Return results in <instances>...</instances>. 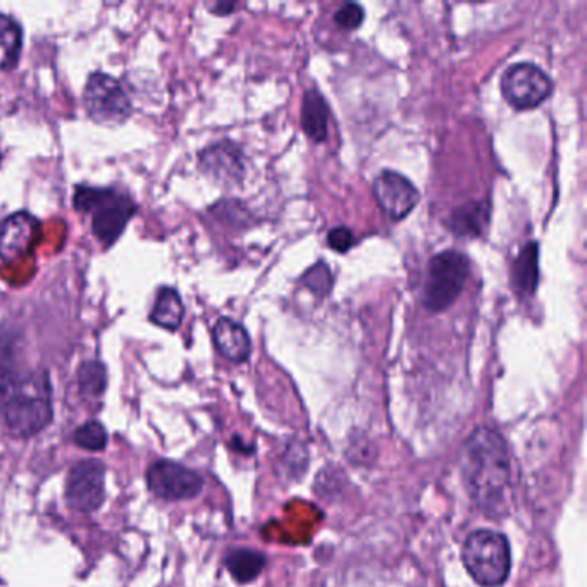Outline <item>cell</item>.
Listing matches in <instances>:
<instances>
[{
	"label": "cell",
	"mask_w": 587,
	"mask_h": 587,
	"mask_svg": "<svg viewBox=\"0 0 587 587\" xmlns=\"http://www.w3.org/2000/svg\"><path fill=\"white\" fill-rule=\"evenodd\" d=\"M461 482L470 500L486 510L503 507L510 489L509 449L493 427H477L464 443L460 457Z\"/></svg>",
	"instance_id": "obj_1"
},
{
	"label": "cell",
	"mask_w": 587,
	"mask_h": 587,
	"mask_svg": "<svg viewBox=\"0 0 587 587\" xmlns=\"http://www.w3.org/2000/svg\"><path fill=\"white\" fill-rule=\"evenodd\" d=\"M461 562L479 586H503L512 568L509 540L501 532L489 529L470 532L461 546Z\"/></svg>",
	"instance_id": "obj_2"
},
{
	"label": "cell",
	"mask_w": 587,
	"mask_h": 587,
	"mask_svg": "<svg viewBox=\"0 0 587 587\" xmlns=\"http://www.w3.org/2000/svg\"><path fill=\"white\" fill-rule=\"evenodd\" d=\"M75 207L79 213L91 217L95 238L106 247L121 237L128 221L137 213L134 202L127 194L112 188H91V186L76 188Z\"/></svg>",
	"instance_id": "obj_3"
},
{
	"label": "cell",
	"mask_w": 587,
	"mask_h": 587,
	"mask_svg": "<svg viewBox=\"0 0 587 587\" xmlns=\"http://www.w3.org/2000/svg\"><path fill=\"white\" fill-rule=\"evenodd\" d=\"M2 415L6 426L14 436L32 438L42 431L47 430L54 417L48 394L44 384L30 379L8 387Z\"/></svg>",
	"instance_id": "obj_4"
},
{
	"label": "cell",
	"mask_w": 587,
	"mask_h": 587,
	"mask_svg": "<svg viewBox=\"0 0 587 587\" xmlns=\"http://www.w3.org/2000/svg\"><path fill=\"white\" fill-rule=\"evenodd\" d=\"M469 259L457 250H445L434 257L424 286V305L442 312L454 304L469 276Z\"/></svg>",
	"instance_id": "obj_5"
},
{
	"label": "cell",
	"mask_w": 587,
	"mask_h": 587,
	"mask_svg": "<svg viewBox=\"0 0 587 587\" xmlns=\"http://www.w3.org/2000/svg\"><path fill=\"white\" fill-rule=\"evenodd\" d=\"M84 104L91 121L102 127H121L130 119L131 102L118 79L94 73L84 90Z\"/></svg>",
	"instance_id": "obj_6"
},
{
	"label": "cell",
	"mask_w": 587,
	"mask_h": 587,
	"mask_svg": "<svg viewBox=\"0 0 587 587\" xmlns=\"http://www.w3.org/2000/svg\"><path fill=\"white\" fill-rule=\"evenodd\" d=\"M501 91L513 109L528 111L543 104L552 95V78L536 64H513L501 78Z\"/></svg>",
	"instance_id": "obj_7"
},
{
	"label": "cell",
	"mask_w": 587,
	"mask_h": 587,
	"mask_svg": "<svg viewBox=\"0 0 587 587\" xmlns=\"http://www.w3.org/2000/svg\"><path fill=\"white\" fill-rule=\"evenodd\" d=\"M146 485L161 500L185 501L202 493L204 479L177 461L159 460L146 470Z\"/></svg>",
	"instance_id": "obj_8"
},
{
	"label": "cell",
	"mask_w": 587,
	"mask_h": 587,
	"mask_svg": "<svg viewBox=\"0 0 587 587\" xmlns=\"http://www.w3.org/2000/svg\"><path fill=\"white\" fill-rule=\"evenodd\" d=\"M106 498V467L99 460H81L69 470L66 501L75 512L91 513Z\"/></svg>",
	"instance_id": "obj_9"
},
{
	"label": "cell",
	"mask_w": 587,
	"mask_h": 587,
	"mask_svg": "<svg viewBox=\"0 0 587 587\" xmlns=\"http://www.w3.org/2000/svg\"><path fill=\"white\" fill-rule=\"evenodd\" d=\"M374 197L381 209L393 221H402L421 200L411 180L394 171H382L374 182Z\"/></svg>",
	"instance_id": "obj_10"
},
{
	"label": "cell",
	"mask_w": 587,
	"mask_h": 587,
	"mask_svg": "<svg viewBox=\"0 0 587 587\" xmlns=\"http://www.w3.org/2000/svg\"><path fill=\"white\" fill-rule=\"evenodd\" d=\"M40 225L29 213H17L0 222V262H14L29 256L39 240Z\"/></svg>",
	"instance_id": "obj_11"
},
{
	"label": "cell",
	"mask_w": 587,
	"mask_h": 587,
	"mask_svg": "<svg viewBox=\"0 0 587 587\" xmlns=\"http://www.w3.org/2000/svg\"><path fill=\"white\" fill-rule=\"evenodd\" d=\"M200 167L210 180L221 185H237L243 180V155L233 143L222 142L204 150Z\"/></svg>",
	"instance_id": "obj_12"
},
{
	"label": "cell",
	"mask_w": 587,
	"mask_h": 587,
	"mask_svg": "<svg viewBox=\"0 0 587 587\" xmlns=\"http://www.w3.org/2000/svg\"><path fill=\"white\" fill-rule=\"evenodd\" d=\"M213 338L217 351L225 359L237 363L249 359L250 351H252V341H250L247 329L237 320L221 317L214 326Z\"/></svg>",
	"instance_id": "obj_13"
},
{
	"label": "cell",
	"mask_w": 587,
	"mask_h": 587,
	"mask_svg": "<svg viewBox=\"0 0 587 587\" xmlns=\"http://www.w3.org/2000/svg\"><path fill=\"white\" fill-rule=\"evenodd\" d=\"M540 283V247L536 241L525 244L512 268V284L517 295L531 296Z\"/></svg>",
	"instance_id": "obj_14"
},
{
	"label": "cell",
	"mask_w": 587,
	"mask_h": 587,
	"mask_svg": "<svg viewBox=\"0 0 587 587\" xmlns=\"http://www.w3.org/2000/svg\"><path fill=\"white\" fill-rule=\"evenodd\" d=\"M183 317H185V305L180 293L174 289H162L155 298L150 320L167 331H176L177 327L182 326Z\"/></svg>",
	"instance_id": "obj_15"
},
{
	"label": "cell",
	"mask_w": 587,
	"mask_h": 587,
	"mask_svg": "<svg viewBox=\"0 0 587 587\" xmlns=\"http://www.w3.org/2000/svg\"><path fill=\"white\" fill-rule=\"evenodd\" d=\"M23 30L17 20L0 14V72H11L20 63Z\"/></svg>",
	"instance_id": "obj_16"
},
{
	"label": "cell",
	"mask_w": 587,
	"mask_h": 587,
	"mask_svg": "<svg viewBox=\"0 0 587 587\" xmlns=\"http://www.w3.org/2000/svg\"><path fill=\"white\" fill-rule=\"evenodd\" d=\"M302 128L308 139L320 143L327 137V106L323 95L317 90H308L302 104Z\"/></svg>",
	"instance_id": "obj_17"
},
{
	"label": "cell",
	"mask_w": 587,
	"mask_h": 587,
	"mask_svg": "<svg viewBox=\"0 0 587 587\" xmlns=\"http://www.w3.org/2000/svg\"><path fill=\"white\" fill-rule=\"evenodd\" d=\"M449 225L458 237H481L486 225H488V209L477 202H470L467 206H461L460 209L455 210Z\"/></svg>",
	"instance_id": "obj_18"
},
{
	"label": "cell",
	"mask_w": 587,
	"mask_h": 587,
	"mask_svg": "<svg viewBox=\"0 0 587 587\" xmlns=\"http://www.w3.org/2000/svg\"><path fill=\"white\" fill-rule=\"evenodd\" d=\"M226 565L238 583H250L261 574L265 558L262 553L253 552V550H238L228 556Z\"/></svg>",
	"instance_id": "obj_19"
},
{
	"label": "cell",
	"mask_w": 587,
	"mask_h": 587,
	"mask_svg": "<svg viewBox=\"0 0 587 587\" xmlns=\"http://www.w3.org/2000/svg\"><path fill=\"white\" fill-rule=\"evenodd\" d=\"M78 387L85 396H91V399L100 396L107 387L106 367L97 360L85 362L84 366L79 367Z\"/></svg>",
	"instance_id": "obj_20"
},
{
	"label": "cell",
	"mask_w": 587,
	"mask_h": 587,
	"mask_svg": "<svg viewBox=\"0 0 587 587\" xmlns=\"http://www.w3.org/2000/svg\"><path fill=\"white\" fill-rule=\"evenodd\" d=\"M302 283H304L314 295L326 296L331 292L335 278H333V272L331 269H329V265L324 264V262H317L314 268H311L305 272L304 278H302Z\"/></svg>",
	"instance_id": "obj_21"
},
{
	"label": "cell",
	"mask_w": 587,
	"mask_h": 587,
	"mask_svg": "<svg viewBox=\"0 0 587 587\" xmlns=\"http://www.w3.org/2000/svg\"><path fill=\"white\" fill-rule=\"evenodd\" d=\"M75 443L79 448L90 449V452H100V449L106 448L107 445L106 430H104L100 422H87V424H84V426L76 430Z\"/></svg>",
	"instance_id": "obj_22"
},
{
	"label": "cell",
	"mask_w": 587,
	"mask_h": 587,
	"mask_svg": "<svg viewBox=\"0 0 587 587\" xmlns=\"http://www.w3.org/2000/svg\"><path fill=\"white\" fill-rule=\"evenodd\" d=\"M366 12H363L362 6L359 4H345L344 8L338 9L335 14V23L339 29L344 30H357L360 24L363 23Z\"/></svg>",
	"instance_id": "obj_23"
},
{
	"label": "cell",
	"mask_w": 587,
	"mask_h": 587,
	"mask_svg": "<svg viewBox=\"0 0 587 587\" xmlns=\"http://www.w3.org/2000/svg\"><path fill=\"white\" fill-rule=\"evenodd\" d=\"M354 241V233H351L350 229L345 228V226L331 229L329 235H327V244H329L335 252H348V250L351 249Z\"/></svg>",
	"instance_id": "obj_24"
},
{
	"label": "cell",
	"mask_w": 587,
	"mask_h": 587,
	"mask_svg": "<svg viewBox=\"0 0 587 587\" xmlns=\"http://www.w3.org/2000/svg\"><path fill=\"white\" fill-rule=\"evenodd\" d=\"M214 14L217 17H228L235 9H238V4H231V2H217V4L207 6Z\"/></svg>",
	"instance_id": "obj_25"
},
{
	"label": "cell",
	"mask_w": 587,
	"mask_h": 587,
	"mask_svg": "<svg viewBox=\"0 0 587 587\" xmlns=\"http://www.w3.org/2000/svg\"><path fill=\"white\" fill-rule=\"evenodd\" d=\"M0 162H2V150H0Z\"/></svg>",
	"instance_id": "obj_26"
}]
</instances>
